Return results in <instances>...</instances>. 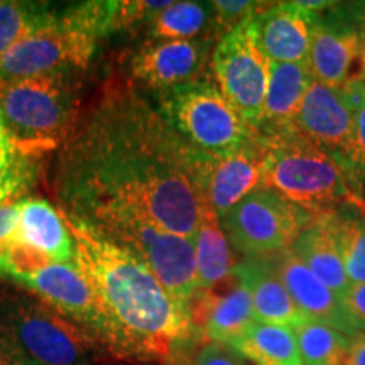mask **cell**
I'll return each mask as SVG.
<instances>
[{
	"label": "cell",
	"mask_w": 365,
	"mask_h": 365,
	"mask_svg": "<svg viewBox=\"0 0 365 365\" xmlns=\"http://www.w3.org/2000/svg\"><path fill=\"white\" fill-rule=\"evenodd\" d=\"M193 244L198 289H210L227 281L234 274L228 239L220 225V218L210 210L205 212L202 225L193 235Z\"/></svg>",
	"instance_id": "603a6c76"
},
{
	"label": "cell",
	"mask_w": 365,
	"mask_h": 365,
	"mask_svg": "<svg viewBox=\"0 0 365 365\" xmlns=\"http://www.w3.org/2000/svg\"><path fill=\"white\" fill-rule=\"evenodd\" d=\"M234 274L249 287L255 322L293 330L307 319L277 276L271 257L247 259L234 267Z\"/></svg>",
	"instance_id": "ac0fdd59"
},
{
	"label": "cell",
	"mask_w": 365,
	"mask_h": 365,
	"mask_svg": "<svg viewBox=\"0 0 365 365\" xmlns=\"http://www.w3.org/2000/svg\"><path fill=\"white\" fill-rule=\"evenodd\" d=\"M210 4L171 2L150 21L153 38L158 41H193L208 22Z\"/></svg>",
	"instance_id": "83f0119b"
},
{
	"label": "cell",
	"mask_w": 365,
	"mask_h": 365,
	"mask_svg": "<svg viewBox=\"0 0 365 365\" xmlns=\"http://www.w3.org/2000/svg\"><path fill=\"white\" fill-rule=\"evenodd\" d=\"M191 148L129 85H108L63 143L54 170L61 212L130 210L193 239L207 212Z\"/></svg>",
	"instance_id": "6da1fadb"
},
{
	"label": "cell",
	"mask_w": 365,
	"mask_h": 365,
	"mask_svg": "<svg viewBox=\"0 0 365 365\" xmlns=\"http://www.w3.org/2000/svg\"><path fill=\"white\" fill-rule=\"evenodd\" d=\"M218 90L237 113L255 130L261 124L267 90L269 63L255 46L249 22L228 33L213 54Z\"/></svg>",
	"instance_id": "30bf717a"
},
{
	"label": "cell",
	"mask_w": 365,
	"mask_h": 365,
	"mask_svg": "<svg viewBox=\"0 0 365 365\" xmlns=\"http://www.w3.org/2000/svg\"><path fill=\"white\" fill-rule=\"evenodd\" d=\"M255 137L262 145V188L276 191L314 215L350 202L352 190L339 159L294 130Z\"/></svg>",
	"instance_id": "277c9868"
},
{
	"label": "cell",
	"mask_w": 365,
	"mask_h": 365,
	"mask_svg": "<svg viewBox=\"0 0 365 365\" xmlns=\"http://www.w3.org/2000/svg\"><path fill=\"white\" fill-rule=\"evenodd\" d=\"M63 217L75 244L73 264L95 298V335L122 357H173L196 331L188 304L175 298L134 255L103 240L76 218Z\"/></svg>",
	"instance_id": "7a4b0ae2"
},
{
	"label": "cell",
	"mask_w": 365,
	"mask_h": 365,
	"mask_svg": "<svg viewBox=\"0 0 365 365\" xmlns=\"http://www.w3.org/2000/svg\"><path fill=\"white\" fill-rule=\"evenodd\" d=\"M14 240L34 252L44 255L53 264H70L75 244L61 210L41 198H24L19 202V223Z\"/></svg>",
	"instance_id": "ffe728a7"
},
{
	"label": "cell",
	"mask_w": 365,
	"mask_h": 365,
	"mask_svg": "<svg viewBox=\"0 0 365 365\" xmlns=\"http://www.w3.org/2000/svg\"><path fill=\"white\" fill-rule=\"evenodd\" d=\"M115 7L117 2L90 0L58 11L51 24L0 58V80L88 66L100 39L112 31Z\"/></svg>",
	"instance_id": "3957f363"
},
{
	"label": "cell",
	"mask_w": 365,
	"mask_h": 365,
	"mask_svg": "<svg viewBox=\"0 0 365 365\" xmlns=\"http://www.w3.org/2000/svg\"><path fill=\"white\" fill-rule=\"evenodd\" d=\"M313 16L298 2L271 4L249 21L255 46L267 63L308 61Z\"/></svg>",
	"instance_id": "5bb4252c"
},
{
	"label": "cell",
	"mask_w": 365,
	"mask_h": 365,
	"mask_svg": "<svg viewBox=\"0 0 365 365\" xmlns=\"http://www.w3.org/2000/svg\"><path fill=\"white\" fill-rule=\"evenodd\" d=\"M271 261L287 293L304 317L336 328L346 335H354L355 330L344 312L341 299L314 277V274L301 262L293 250L289 249L272 255Z\"/></svg>",
	"instance_id": "2e32d148"
},
{
	"label": "cell",
	"mask_w": 365,
	"mask_h": 365,
	"mask_svg": "<svg viewBox=\"0 0 365 365\" xmlns=\"http://www.w3.org/2000/svg\"><path fill=\"white\" fill-rule=\"evenodd\" d=\"M341 164L345 166V170L352 168L365 176V105L355 115L354 134L345 156L341 159Z\"/></svg>",
	"instance_id": "1f68e13d"
},
{
	"label": "cell",
	"mask_w": 365,
	"mask_h": 365,
	"mask_svg": "<svg viewBox=\"0 0 365 365\" xmlns=\"http://www.w3.org/2000/svg\"><path fill=\"white\" fill-rule=\"evenodd\" d=\"M313 80L308 61L269 63L266 100L257 129H262L264 134L293 130L294 115Z\"/></svg>",
	"instance_id": "44dd1931"
},
{
	"label": "cell",
	"mask_w": 365,
	"mask_h": 365,
	"mask_svg": "<svg viewBox=\"0 0 365 365\" xmlns=\"http://www.w3.org/2000/svg\"><path fill=\"white\" fill-rule=\"evenodd\" d=\"M291 250L314 274L317 279L322 281L340 299L344 298L352 284L346 277L339 244L319 213L314 217L312 225L298 237Z\"/></svg>",
	"instance_id": "7402d4cb"
},
{
	"label": "cell",
	"mask_w": 365,
	"mask_h": 365,
	"mask_svg": "<svg viewBox=\"0 0 365 365\" xmlns=\"http://www.w3.org/2000/svg\"><path fill=\"white\" fill-rule=\"evenodd\" d=\"M230 346L257 365H303L294 333L287 327L255 322Z\"/></svg>",
	"instance_id": "cb8c5ba5"
},
{
	"label": "cell",
	"mask_w": 365,
	"mask_h": 365,
	"mask_svg": "<svg viewBox=\"0 0 365 365\" xmlns=\"http://www.w3.org/2000/svg\"><path fill=\"white\" fill-rule=\"evenodd\" d=\"M0 115L24 156L66 140L76 120L68 70L0 80Z\"/></svg>",
	"instance_id": "8992f818"
},
{
	"label": "cell",
	"mask_w": 365,
	"mask_h": 365,
	"mask_svg": "<svg viewBox=\"0 0 365 365\" xmlns=\"http://www.w3.org/2000/svg\"><path fill=\"white\" fill-rule=\"evenodd\" d=\"M17 282L34 289L58 313L81 322L91 330L95 322V298L83 274L73 262L49 264Z\"/></svg>",
	"instance_id": "d6986e66"
},
{
	"label": "cell",
	"mask_w": 365,
	"mask_h": 365,
	"mask_svg": "<svg viewBox=\"0 0 365 365\" xmlns=\"http://www.w3.org/2000/svg\"><path fill=\"white\" fill-rule=\"evenodd\" d=\"M308 65L314 81L330 88L365 80L354 4L333 2L325 12L313 16Z\"/></svg>",
	"instance_id": "8fae6325"
},
{
	"label": "cell",
	"mask_w": 365,
	"mask_h": 365,
	"mask_svg": "<svg viewBox=\"0 0 365 365\" xmlns=\"http://www.w3.org/2000/svg\"><path fill=\"white\" fill-rule=\"evenodd\" d=\"M22 362L16 357V354L9 349L6 341L0 339V365H21Z\"/></svg>",
	"instance_id": "f35d334b"
},
{
	"label": "cell",
	"mask_w": 365,
	"mask_h": 365,
	"mask_svg": "<svg viewBox=\"0 0 365 365\" xmlns=\"http://www.w3.org/2000/svg\"><path fill=\"white\" fill-rule=\"evenodd\" d=\"M341 307L355 331H365V282L350 286L341 298Z\"/></svg>",
	"instance_id": "d6a6232c"
},
{
	"label": "cell",
	"mask_w": 365,
	"mask_h": 365,
	"mask_svg": "<svg viewBox=\"0 0 365 365\" xmlns=\"http://www.w3.org/2000/svg\"><path fill=\"white\" fill-rule=\"evenodd\" d=\"M31 181H33V175H31L29 163H24L14 171L0 176V205L11 202L12 196L24 193Z\"/></svg>",
	"instance_id": "e575fe53"
},
{
	"label": "cell",
	"mask_w": 365,
	"mask_h": 365,
	"mask_svg": "<svg viewBox=\"0 0 365 365\" xmlns=\"http://www.w3.org/2000/svg\"><path fill=\"white\" fill-rule=\"evenodd\" d=\"M76 220L139 259L182 303L188 304L200 287L193 239L164 230L148 217L130 210H98Z\"/></svg>",
	"instance_id": "5b68a950"
},
{
	"label": "cell",
	"mask_w": 365,
	"mask_h": 365,
	"mask_svg": "<svg viewBox=\"0 0 365 365\" xmlns=\"http://www.w3.org/2000/svg\"><path fill=\"white\" fill-rule=\"evenodd\" d=\"M304 365H345L350 335L307 318L293 328Z\"/></svg>",
	"instance_id": "484cf974"
},
{
	"label": "cell",
	"mask_w": 365,
	"mask_h": 365,
	"mask_svg": "<svg viewBox=\"0 0 365 365\" xmlns=\"http://www.w3.org/2000/svg\"><path fill=\"white\" fill-rule=\"evenodd\" d=\"M314 213L276 191L257 188L220 218L227 239L249 259L289 250L314 220Z\"/></svg>",
	"instance_id": "9c48e42d"
},
{
	"label": "cell",
	"mask_w": 365,
	"mask_h": 365,
	"mask_svg": "<svg viewBox=\"0 0 365 365\" xmlns=\"http://www.w3.org/2000/svg\"><path fill=\"white\" fill-rule=\"evenodd\" d=\"M21 365H44V364H36V362H22Z\"/></svg>",
	"instance_id": "ab89813d"
},
{
	"label": "cell",
	"mask_w": 365,
	"mask_h": 365,
	"mask_svg": "<svg viewBox=\"0 0 365 365\" xmlns=\"http://www.w3.org/2000/svg\"><path fill=\"white\" fill-rule=\"evenodd\" d=\"M354 7H355V22H357V31H359L360 51H362V58L365 63V2L354 4Z\"/></svg>",
	"instance_id": "74e56055"
},
{
	"label": "cell",
	"mask_w": 365,
	"mask_h": 365,
	"mask_svg": "<svg viewBox=\"0 0 365 365\" xmlns=\"http://www.w3.org/2000/svg\"><path fill=\"white\" fill-rule=\"evenodd\" d=\"M0 339L21 362L44 365H86L95 350V341L61 313L24 298L9 301Z\"/></svg>",
	"instance_id": "ba28073f"
},
{
	"label": "cell",
	"mask_w": 365,
	"mask_h": 365,
	"mask_svg": "<svg viewBox=\"0 0 365 365\" xmlns=\"http://www.w3.org/2000/svg\"><path fill=\"white\" fill-rule=\"evenodd\" d=\"M354 127L355 113L350 110L340 90L313 80L294 115L296 134L341 163Z\"/></svg>",
	"instance_id": "4fadbf2b"
},
{
	"label": "cell",
	"mask_w": 365,
	"mask_h": 365,
	"mask_svg": "<svg viewBox=\"0 0 365 365\" xmlns=\"http://www.w3.org/2000/svg\"><path fill=\"white\" fill-rule=\"evenodd\" d=\"M24 163H27L26 156L16 144L11 132L4 124L2 115H0V176L14 171Z\"/></svg>",
	"instance_id": "836d02e7"
},
{
	"label": "cell",
	"mask_w": 365,
	"mask_h": 365,
	"mask_svg": "<svg viewBox=\"0 0 365 365\" xmlns=\"http://www.w3.org/2000/svg\"><path fill=\"white\" fill-rule=\"evenodd\" d=\"M171 2H159V0H130V2H117L113 14L112 31L132 29L145 21H153L159 12L164 11Z\"/></svg>",
	"instance_id": "f546056e"
},
{
	"label": "cell",
	"mask_w": 365,
	"mask_h": 365,
	"mask_svg": "<svg viewBox=\"0 0 365 365\" xmlns=\"http://www.w3.org/2000/svg\"><path fill=\"white\" fill-rule=\"evenodd\" d=\"M202 61V48L196 41H158L135 54L132 75L149 88L164 91L191 81Z\"/></svg>",
	"instance_id": "e0dca14e"
},
{
	"label": "cell",
	"mask_w": 365,
	"mask_h": 365,
	"mask_svg": "<svg viewBox=\"0 0 365 365\" xmlns=\"http://www.w3.org/2000/svg\"><path fill=\"white\" fill-rule=\"evenodd\" d=\"M188 309L195 330L218 344H235L255 323L252 296L239 277L237 284L223 294H215L212 287L196 289Z\"/></svg>",
	"instance_id": "9a60e30c"
},
{
	"label": "cell",
	"mask_w": 365,
	"mask_h": 365,
	"mask_svg": "<svg viewBox=\"0 0 365 365\" xmlns=\"http://www.w3.org/2000/svg\"><path fill=\"white\" fill-rule=\"evenodd\" d=\"M319 215L339 244L350 284H362L365 282V217L355 210H328Z\"/></svg>",
	"instance_id": "d4e9b609"
},
{
	"label": "cell",
	"mask_w": 365,
	"mask_h": 365,
	"mask_svg": "<svg viewBox=\"0 0 365 365\" xmlns=\"http://www.w3.org/2000/svg\"><path fill=\"white\" fill-rule=\"evenodd\" d=\"M17 223H19V202L0 205V259L16 235Z\"/></svg>",
	"instance_id": "d590c367"
},
{
	"label": "cell",
	"mask_w": 365,
	"mask_h": 365,
	"mask_svg": "<svg viewBox=\"0 0 365 365\" xmlns=\"http://www.w3.org/2000/svg\"><path fill=\"white\" fill-rule=\"evenodd\" d=\"M56 9L43 2L2 0L0 2V58L14 46L49 26L56 17Z\"/></svg>",
	"instance_id": "4316f807"
},
{
	"label": "cell",
	"mask_w": 365,
	"mask_h": 365,
	"mask_svg": "<svg viewBox=\"0 0 365 365\" xmlns=\"http://www.w3.org/2000/svg\"><path fill=\"white\" fill-rule=\"evenodd\" d=\"M271 6L269 2H250V0H217L210 2V9L215 12V21L223 38L237 27L254 19L257 14Z\"/></svg>",
	"instance_id": "f1b7e54d"
},
{
	"label": "cell",
	"mask_w": 365,
	"mask_h": 365,
	"mask_svg": "<svg viewBox=\"0 0 365 365\" xmlns=\"http://www.w3.org/2000/svg\"><path fill=\"white\" fill-rule=\"evenodd\" d=\"M195 182L205 208L222 218L240 200L261 188L262 145L255 137L230 153H196L193 164Z\"/></svg>",
	"instance_id": "7c38bea8"
},
{
	"label": "cell",
	"mask_w": 365,
	"mask_h": 365,
	"mask_svg": "<svg viewBox=\"0 0 365 365\" xmlns=\"http://www.w3.org/2000/svg\"><path fill=\"white\" fill-rule=\"evenodd\" d=\"M190 365H247L242 355L232 349L230 345L210 341L203 345L195 357L191 359Z\"/></svg>",
	"instance_id": "4dcf8cb0"
},
{
	"label": "cell",
	"mask_w": 365,
	"mask_h": 365,
	"mask_svg": "<svg viewBox=\"0 0 365 365\" xmlns=\"http://www.w3.org/2000/svg\"><path fill=\"white\" fill-rule=\"evenodd\" d=\"M345 365H365V331H355L350 335Z\"/></svg>",
	"instance_id": "8d00e7d4"
},
{
	"label": "cell",
	"mask_w": 365,
	"mask_h": 365,
	"mask_svg": "<svg viewBox=\"0 0 365 365\" xmlns=\"http://www.w3.org/2000/svg\"><path fill=\"white\" fill-rule=\"evenodd\" d=\"M159 105L168 124L200 153H230L254 135L247 122L210 81L191 80L164 90Z\"/></svg>",
	"instance_id": "52a82bcc"
}]
</instances>
